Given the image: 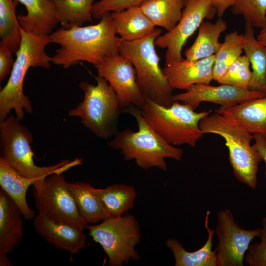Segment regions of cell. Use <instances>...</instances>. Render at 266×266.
Masks as SVG:
<instances>
[{"mask_svg":"<svg viewBox=\"0 0 266 266\" xmlns=\"http://www.w3.org/2000/svg\"><path fill=\"white\" fill-rule=\"evenodd\" d=\"M66 184L62 173H53L36 182L32 190L35 207L38 214L53 221L84 230L88 224L81 216Z\"/></svg>","mask_w":266,"mask_h":266,"instance_id":"cell-10","label":"cell"},{"mask_svg":"<svg viewBox=\"0 0 266 266\" xmlns=\"http://www.w3.org/2000/svg\"><path fill=\"white\" fill-rule=\"evenodd\" d=\"M66 184L81 216L88 224L102 221L110 217L97 188L84 182H67Z\"/></svg>","mask_w":266,"mask_h":266,"instance_id":"cell-22","label":"cell"},{"mask_svg":"<svg viewBox=\"0 0 266 266\" xmlns=\"http://www.w3.org/2000/svg\"><path fill=\"white\" fill-rule=\"evenodd\" d=\"M199 126L204 133L216 134L224 139L235 177L255 189L258 166L262 159L251 145L253 134L235 121L216 112L202 118Z\"/></svg>","mask_w":266,"mask_h":266,"instance_id":"cell-4","label":"cell"},{"mask_svg":"<svg viewBox=\"0 0 266 266\" xmlns=\"http://www.w3.org/2000/svg\"><path fill=\"white\" fill-rule=\"evenodd\" d=\"M87 229L93 240L106 253L109 266H122L140 259L135 247L141 239V228L133 215L109 217L98 225H88Z\"/></svg>","mask_w":266,"mask_h":266,"instance_id":"cell-9","label":"cell"},{"mask_svg":"<svg viewBox=\"0 0 266 266\" xmlns=\"http://www.w3.org/2000/svg\"><path fill=\"white\" fill-rule=\"evenodd\" d=\"M262 225L258 236L261 241L250 245L245 257L250 266H266V217L263 218Z\"/></svg>","mask_w":266,"mask_h":266,"instance_id":"cell-33","label":"cell"},{"mask_svg":"<svg viewBox=\"0 0 266 266\" xmlns=\"http://www.w3.org/2000/svg\"><path fill=\"white\" fill-rule=\"evenodd\" d=\"M26 8L27 14H20L17 18L26 32L38 35H48L59 21L51 0H16Z\"/></svg>","mask_w":266,"mask_h":266,"instance_id":"cell-18","label":"cell"},{"mask_svg":"<svg viewBox=\"0 0 266 266\" xmlns=\"http://www.w3.org/2000/svg\"><path fill=\"white\" fill-rule=\"evenodd\" d=\"M22 39L15 54V60L9 78L0 92V122L3 121L14 110L20 121L25 112L31 114L33 107L28 96L23 92L24 79L30 67L48 69L52 57L45 52L50 43L48 35H38L25 32L20 26Z\"/></svg>","mask_w":266,"mask_h":266,"instance_id":"cell-3","label":"cell"},{"mask_svg":"<svg viewBox=\"0 0 266 266\" xmlns=\"http://www.w3.org/2000/svg\"><path fill=\"white\" fill-rule=\"evenodd\" d=\"M216 12L211 0H185L181 19L166 33L159 35L155 45L166 48V66L182 58L181 51L188 39L199 28L205 19H212Z\"/></svg>","mask_w":266,"mask_h":266,"instance_id":"cell-11","label":"cell"},{"mask_svg":"<svg viewBox=\"0 0 266 266\" xmlns=\"http://www.w3.org/2000/svg\"><path fill=\"white\" fill-rule=\"evenodd\" d=\"M33 140L30 131L16 117L8 115L0 122V158L22 176L41 180L82 164V159L77 158L73 161L64 160L53 166H38L33 159L34 155L31 147Z\"/></svg>","mask_w":266,"mask_h":266,"instance_id":"cell-7","label":"cell"},{"mask_svg":"<svg viewBox=\"0 0 266 266\" xmlns=\"http://www.w3.org/2000/svg\"><path fill=\"white\" fill-rule=\"evenodd\" d=\"M98 24L87 26L62 27L48 35L50 43L60 48L52 57V62L67 69L80 62L95 65L105 58L119 52L120 38L111 13H106Z\"/></svg>","mask_w":266,"mask_h":266,"instance_id":"cell-1","label":"cell"},{"mask_svg":"<svg viewBox=\"0 0 266 266\" xmlns=\"http://www.w3.org/2000/svg\"><path fill=\"white\" fill-rule=\"evenodd\" d=\"M215 112L237 122L252 134L260 133L266 137V94Z\"/></svg>","mask_w":266,"mask_h":266,"instance_id":"cell-19","label":"cell"},{"mask_svg":"<svg viewBox=\"0 0 266 266\" xmlns=\"http://www.w3.org/2000/svg\"><path fill=\"white\" fill-rule=\"evenodd\" d=\"M227 28V23L221 17L214 23L203 21L199 28L194 42L184 51L186 59L195 60L215 55L221 43L219 37Z\"/></svg>","mask_w":266,"mask_h":266,"instance_id":"cell-24","label":"cell"},{"mask_svg":"<svg viewBox=\"0 0 266 266\" xmlns=\"http://www.w3.org/2000/svg\"><path fill=\"white\" fill-rule=\"evenodd\" d=\"M117 33L126 41L143 38L151 34L155 26L143 12L139 6L111 12Z\"/></svg>","mask_w":266,"mask_h":266,"instance_id":"cell-20","label":"cell"},{"mask_svg":"<svg viewBox=\"0 0 266 266\" xmlns=\"http://www.w3.org/2000/svg\"><path fill=\"white\" fill-rule=\"evenodd\" d=\"M244 34L234 31L227 33L224 41L215 54L213 80L217 81L226 73L230 66L239 57L245 42Z\"/></svg>","mask_w":266,"mask_h":266,"instance_id":"cell-30","label":"cell"},{"mask_svg":"<svg viewBox=\"0 0 266 266\" xmlns=\"http://www.w3.org/2000/svg\"><path fill=\"white\" fill-rule=\"evenodd\" d=\"M250 63L246 55H240L228 67L225 74L217 82L248 90L252 71Z\"/></svg>","mask_w":266,"mask_h":266,"instance_id":"cell-32","label":"cell"},{"mask_svg":"<svg viewBox=\"0 0 266 266\" xmlns=\"http://www.w3.org/2000/svg\"><path fill=\"white\" fill-rule=\"evenodd\" d=\"M245 39L243 47L252 66L249 89L266 93V46L254 35L253 27L245 24Z\"/></svg>","mask_w":266,"mask_h":266,"instance_id":"cell-25","label":"cell"},{"mask_svg":"<svg viewBox=\"0 0 266 266\" xmlns=\"http://www.w3.org/2000/svg\"><path fill=\"white\" fill-rule=\"evenodd\" d=\"M125 113L135 119L138 131L134 132L130 128L119 131L108 142L112 149L120 151L125 160H134L143 169L156 167L164 171L167 170L166 158L181 160L183 150L160 136L147 123L140 108L132 106Z\"/></svg>","mask_w":266,"mask_h":266,"instance_id":"cell-2","label":"cell"},{"mask_svg":"<svg viewBox=\"0 0 266 266\" xmlns=\"http://www.w3.org/2000/svg\"></svg>","mask_w":266,"mask_h":266,"instance_id":"cell-40","label":"cell"},{"mask_svg":"<svg viewBox=\"0 0 266 266\" xmlns=\"http://www.w3.org/2000/svg\"><path fill=\"white\" fill-rule=\"evenodd\" d=\"M19 2L16 0H0V43L12 53L18 51L22 35L15 9Z\"/></svg>","mask_w":266,"mask_h":266,"instance_id":"cell-28","label":"cell"},{"mask_svg":"<svg viewBox=\"0 0 266 266\" xmlns=\"http://www.w3.org/2000/svg\"><path fill=\"white\" fill-rule=\"evenodd\" d=\"M217 219L215 233L219 241L214 249L217 266H243L245 253L251 241L259 236L261 228L246 230L241 228L228 209L219 211Z\"/></svg>","mask_w":266,"mask_h":266,"instance_id":"cell-12","label":"cell"},{"mask_svg":"<svg viewBox=\"0 0 266 266\" xmlns=\"http://www.w3.org/2000/svg\"><path fill=\"white\" fill-rule=\"evenodd\" d=\"M58 19L63 27L69 29L81 26L92 21V8L94 0H51Z\"/></svg>","mask_w":266,"mask_h":266,"instance_id":"cell-29","label":"cell"},{"mask_svg":"<svg viewBox=\"0 0 266 266\" xmlns=\"http://www.w3.org/2000/svg\"><path fill=\"white\" fill-rule=\"evenodd\" d=\"M161 32L156 28L149 35L133 41L120 38L119 52L132 62L138 85L144 96L158 104L169 107L174 102V89L160 67L159 57L155 48V40Z\"/></svg>","mask_w":266,"mask_h":266,"instance_id":"cell-6","label":"cell"},{"mask_svg":"<svg viewBox=\"0 0 266 266\" xmlns=\"http://www.w3.org/2000/svg\"><path fill=\"white\" fill-rule=\"evenodd\" d=\"M145 0H100L94 3L93 18L100 19L106 13L120 11L139 5Z\"/></svg>","mask_w":266,"mask_h":266,"instance_id":"cell-34","label":"cell"},{"mask_svg":"<svg viewBox=\"0 0 266 266\" xmlns=\"http://www.w3.org/2000/svg\"><path fill=\"white\" fill-rule=\"evenodd\" d=\"M140 110L150 126L170 144L196 146L204 133L199 126L200 121L210 111L197 112L189 106L174 101L169 107L158 104L147 97Z\"/></svg>","mask_w":266,"mask_h":266,"instance_id":"cell-8","label":"cell"},{"mask_svg":"<svg viewBox=\"0 0 266 266\" xmlns=\"http://www.w3.org/2000/svg\"><path fill=\"white\" fill-rule=\"evenodd\" d=\"M185 0H145L139 7L154 25L168 31L181 19Z\"/></svg>","mask_w":266,"mask_h":266,"instance_id":"cell-26","label":"cell"},{"mask_svg":"<svg viewBox=\"0 0 266 266\" xmlns=\"http://www.w3.org/2000/svg\"><path fill=\"white\" fill-rule=\"evenodd\" d=\"M97 191L110 217L126 214L133 207L137 195L133 186L123 184L97 188Z\"/></svg>","mask_w":266,"mask_h":266,"instance_id":"cell-27","label":"cell"},{"mask_svg":"<svg viewBox=\"0 0 266 266\" xmlns=\"http://www.w3.org/2000/svg\"><path fill=\"white\" fill-rule=\"evenodd\" d=\"M252 134L253 139L255 140V143L252 145L258 152L265 164V176L266 178V137L258 133H255Z\"/></svg>","mask_w":266,"mask_h":266,"instance_id":"cell-36","label":"cell"},{"mask_svg":"<svg viewBox=\"0 0 266 266\" xmlns=\"http://www.w3.org/2000/svg\"><path fill=\"white\" fill-rule=\"evenodd\" d=\"M0 266H12V263L7 258L6 255L0 256Z\"/></svg>","mask_w":266,"mask_h":266,"instance_id":"cell-39","label":"cell"},{"mask_svg":"<svg viewBox=\"0 0 266 266\" xmlns=\"http://www.w3.org/2000/svg\"><path fill=\"white\" fill-rule=\"evenodd\" d=\"M266 94L263 91L243 89L228 84L214 86L209 84H196L185 92L173 95L172 98L173 101L181 102L195 110L203 102L229 108Z\"/></svg>","mask_w":266,"mask_h":266,"instance_id":"cell-14","label":"cell"},{"mask_svg":"<svg viewBox=\"0 0 266 266\" xmlns=\"http://www.w3.org/2000/svg\"><path fill=\"white\" fill-rule=\"evenodd\" d=\"M215 55L195 60L182 58L166 66L163 72L174 89L187 90L196 84H209L213 80Z\"/></svg>","mask_w":266,"mask_h":266,"instance_id":"cell-15","label":"cell"},{"mask_svg":"<svg viewBox=\"0 0 266 266\" xmlns=\"http://www.w3.org/2000/svg\"><path fill=\"white\" fill-rule=\"evenodd\" d=\"M210 213V211H207L204 224L208 232V238L200 249L193 252L187 251L177 239H167L166 244L173 252L175 266H217L216 253L215 250H212L215 232L208 226Z\"/></svg>","mask_w":266,"mask_h":266,"instance_id":"cell-23","label":"cell"},{"mask_svg":"<svg viewBox=\"0 0 266 266\" xmlns=\"http://www.w3.org/2000/svg\"><path fill=\"white\" fill-rule=\"evenodd\" d=\"M36 232L57 248L75 254L85 248L86 235L79 227L53 221L38 214L33 218Z\"/></svg>","mask_w":266,"mask_h":266,"instance_id":"cell-16","label":"cell"},{"mask_svg":"<svg viewBox=\"0 0 266 266\" xmlns=\"http://www.w3.org/2000/svg\"><path fill=\"white\" fill-rule=\"evenodd\" d=\"M256 38L261 43L266 46V26L261 29Z\"/></svg>","mask_w":266,"mask_h":266,"instance_id":"cell-38","label":"cell"},{"mask_svg":"<svg viewBox=\"0 0 266 266\" xmlns=\"http://www.w3.org/2000/svg\"><path fill=\"white\" fill-rule=\"evenodd\" d=\"M94 77L96 85L80 83L83 100L68 114L80 118L82 124L97 137L107 139L119 131V117L125 109L107 80L99 74Z\"/></svg>","mask_w":266,"mask_h":266,"instance_id":"cell-5","label":"cell"},{"mask_svg":"<svg viewBox=\"0 0 266 266\" xmlns=\"http://www.w3.org/2000/svg\"><path fill=\"white\" fill-rule=\"evenodd\" d=\"M236 0H211L213 7L216 10L219 17H221L226 10L230 7L233 6Z\"/></svg>","mask_w":266,"mask_h":266,"instance_id":"cell-37","label":"cell"},{"mask_svg":"<svg viewBox=\"0 0 266 266\" xmlns=\"http://www.w3.org/2000/svg\"><path fill=\"white\" fill-rule=\"evenodd\" d=\"M39 180L29 178L21 175L10 166L6 161L0 158V185L22 211L24 219L34 218L35 211L27 202L26 194L29 187Z\"/></svg>","mask_w":266,"mask_h":266,"instance_id":"cell-21","label":"cell"},{"mask_svg":"<svg viewBox=\"0 0 266 266\" xmlns=\"http://www.w3.org/2000/svg\"><path fill=\"white\" fill-rule=\"evenodd\" d=\"M23 214L8 194L0 189V256L11 253L23 237Z\"/></svg>","mask_w":266,"mask_h":266,"instance_id":"cell-17","label":"cell"},{"mask_svg":"<svg viewBox=\"0 0 266 266\" xmlns=\"http://www.w3.org/2000/svg\"><path fill=\"white\" fill-rule=\"evenodd\" d=\"M12 53L6 46L0 43V81L10 74L14 62Z\"/></svg>","mask_w":266,"mask_h":266,"instance_id":"cell-35","label":"cell"},{"mask_svg":"<svg viewBox=\"0 0 266 266\" xmlns=\"http://www.w3.org/2000/svg\"><path fill=\"white\" fill-rule=\"evenodd\" d=\"M231 11L242 16L245 24L261 29L266 26V0H236Z\"/></svg>","mask_w":266,"mask_h":266,"instance_id":"cell-31","label":"cell"},{"mask_svg":"<svg viewBox=\"0 0 266 266\" xmlns=\"http://www.w3.org/2000/svg\"><path fill=\"white\" fill-rule=\"evenodd\" d=\"M98 74L107 80L125 110L132 106L141 108L145 97L136 80L135 70L131 61L122 54L105 58L94 65Z\"/></svg>","mask_w":266,"mask_h":266,"instance_id":"cell-13","label":"cell"}]
</instances>
